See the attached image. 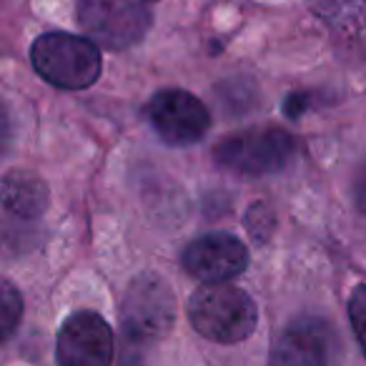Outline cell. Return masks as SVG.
Masks as SVG:
<instances>
[{
    "label": "cell",
    "mask_w": 366,
    "mask_h": 366,
    "mask_svg": "<svg viewBox=\"0 0 366 366\" xmlns=\"http://www.w3.org/2000/svg\"><path fill=\"white\" fill-rule=\"evenodd\" d=\"M189 319L204 339L239 344L254 334L259 311L254 299L239 286L206 284L189 299Z\"/></svg>",
    "instance_id": "1"
},
{
    "label": "cell",
    "mask_w": 366,
    "mask_h": 366,
    "mask_svg": "<svg viewBox=\"0 0 366 366\" xmlns=\"http://www.w3.org/2000/svg\"><path fill=\"white\" fill-rule=\"evenodd\" d=\"M38 76L63 91H83L101 78V51L91 38L71 33H46L31 48Z\"/></svg>",
    "instance_id": "2"
},
{
    "label": "cell",
    "mask_w": 366,
    "mask_h": 366,
    "mask_svg": "<svg viewBox=\"0 0 366 366\" xmlns=\"http://www.w3.org/2000/svg\"><path fill=\"white\" fill-rule=\"evenodd\" d=\"M219 166L241 176L279 173L296 156V141L289 131L276 126H254L226 136L214 148Z\"/></svg>",
    "instance_id": "3"
},
{
    "label": "cell",
    "mask_w": 366,
    "mask_h": 366,
    "mask_svg": "<svg viewBox=\"0 0 366 366\" xmlns=\"http://www.w3.org/2000/svg\"><path fill=\"white\" fill-rule=\"evenodd\" d=\"M176 296L163 276L141 274L128 284L121 299L123 331L136 344L158 341L173 329Z\"/></svg>",
    "instance_id": "4"
},
{
    "label": "cell",
    "mask_w": 366,
    "mask_h": 366,
    "mask_svg": "<svg viewBox=\"0 0 366 366\" xmlns=\"http://www.w3.org/2000/svg\"><path fill=\"white\" fill-rule=\"evenodd\" d=\"M78 23L96 46L123 51L146 36L151 11L146 0H81Z\"/></svg>",
    "instance_id": "5"
},
{
    "label": "cell",
    "mask_w": 366,
    "mask_h": 366,
    "mask_svg": "<svg viewBox=\"0 0 366 366\" xmlns=\"http://www.w3.org/2000/svg\"><path fill=\"white\" fill-rule=\"evenodd\" d=\"M339 359V336L319 316L294 319L274 341L271 366H334Z\"/></svg>",
    "instance_id": "6"
},
{
    "label": "cell",
    "mask_w": 366,
    "mask_h": 366,
    "mask_svg": "<svg viewBox=\"0 0 366 366\" xmlns=\"http://www.w3.org/2000/svg\"><path fill=\"white\" fill-rule=\"evenodd\" d=\"M148 121L168 146H191L201 141L211 126L209 108L181 88L158 91L148 103Z\"/></svg>",
    "instance_id": "7"
},
{
    "label": "cell",
    "mask_w": 366,
    "mask_h": 366,
    "mask_svg": "<svg viewBox=\"0 0 366 366\" xmlns=\"http://www.w3.org/2000/svg\"><path fill=\"white\" fill-rule=\"evenodd\" d=\"M113 331L96 311H76L63 321L56 341L58 366H111Z\"/></svg>",
    "instance_id": "8"
},
{
    "label": "cell",
    "mask_w": 366,
    "mask_h": 366,
    "mask_svg": "<svg viewBox=\"0 0 366 366\" xmlns=\"http://www.w3.org/2000/svg\"><path fill=\"white\" fill-rule=\"evenodd\" d=\"M183 269L204 284H226L249 266V249L234 234H206L191 241L181 256Z\"/></svg>",
    "instance_id": "9"
},
{
    "label": "cell",
    "mask_w": 366,
    "mask_h": 366,
    "mask_svg": "<svg viewBox=\"0 0 366 366\" xmlns=\"http://www.w3.org/2000/svg\"><path fill=\"white\" fill-rule=\"evenodd\" d=\"M3 209L21 221L41 219L48 209V186L33 171H8L3 178Z\"/></svg>",
    "instance_id": "10"
},
{
    "label": "cell",
    "mask_w": 366,
    "mask_h": 366,
    "mask_svg": "<svg viewBox=\"0 0 366 366\" xmlns=\"http://www.w3.org/2000/svg\"><path fill=\"white\" fill-rule=\"evenodd\" d=\"M0 304H3V334H6V339H8V336L16 331L18 321H21V314H23V299L11 281H3V299H0Z\"/></svg>",
    "instance_id": "11"
},
{
    "label": "cell",
    "mask_w": 366,
    "mask_h": 366,
    "mask_svg": "<svg viewBox=\"0 0 366 366\" xmlns=\"http://www.w3.org/2000/svg\"><path fill=\"white\" fill-rule=\"evenodd\" d=\"M349 319H351V329H354L356 339L361 344V351L366 356V286L354 289L349 299Z\"/></svg>",
    "instance_id": "12"
},
{
    "label": "cell",
    "mask_w": 366,
    "mask_h": 366,
    "mask_svg": "<svg viewBox=\"0 0 366 366\" xmlns=\"http://www.w3.org/2000/svg\"><path fill=\"white\" fill-rule=\"evenodd\" d=\"M354 199H356V206H359V211L366 216V163L359 168V173H356V181H354Z\"/></svg>",
    "instance_id": "13"
}]
</instances>
